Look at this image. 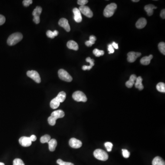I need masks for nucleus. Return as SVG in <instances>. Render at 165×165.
Instances as JSON below:
<instances>
[{"instance_id":"nucleus-10","label":"nucleus","mask_w":165,"mask_h":165,"mask_svg":"<svg viewBox=\"0 0 165 165\" xmlns=\"http://www.w3.org/2000/svg\"><path fill=\"white\" fill-rule=\"evenodd\" d=\"M79 10L80 13H82L87 17L91 18L93 16V12L91 10L89 7L86 6H80Z\"/></svg>"},{"instance_id":"nucleus-22","label":"nucleus","mask_w":165,"mask_h":165,"mask_svg":"<svg viewBox=\"0 0 165 165\" xmlns=\"http://www.w3.org/2000/svg\"><path fill=\"white\" fill-rule=\"evenodd\" d=\"M152 55H150L149 56H144L140 60V63L144 65H148L150 62L151 60L153 58Z\"/></svg>"},{"instance_id":"nucleus-34","label":"nucleus","mask_w":165,"mask_h":165,"mask_svg":"<svg viewBox=\"0 0 165 165\" xmlns=\"http://www.w3.org/2000/svg\"><path fill=\"white\" fill-rule=\"evenodd\" d=\"M122 152H123V157H124V158H127L129 157L130 153L127 150L123 149V150H122Z\"/></svg>"},{"instance_id":"nucleus-31","label":"nucleus","mask_w":165,"mask_h":165,"mask_svg":"<svg viewBox=\"0 0 165 165\" xmlns=\"http://www.w3.org/2000/svg\"><path fill=\"white\" fill-rule=\"evenodd\" d=\"M105 146L108 152H111L112 150L113 144L110 142H107L105 143Z\"/></svg>"},{"instance_id":"nucleus-21","label":"nucleus","mask_w":165,"mask_h":165,"mask_svg":"<svg viewBox=\"0 0 165 165\" xmlns=\"http://www.w3.org/2000/svg\"><path fill=\"white\" fill-rule=\"evenodd\" d=\"M142 81H143V79H142V77L139 76L137 78L134 84L135 87L136 88L138 89L140 91H142L144 88L143 85L142 84Z\"/></svg>"},{"instance_id":"nucleus-38","label":"nucleus","mask_w":165,"mask_h":165,"mask_svg":"<svg viewBox=\"0 0 165 165\" xmlns=\"http://www.w3.org/2000/svg\"><path fill=\"white\" fill-rule=\"evenodd\" d=\"M6 21V18L4 16L0 14V26L4 23Z\"/></svg>"},{"instance_id":"nucleus-27","label":"nucleus","mask_w":165,"mask_h":165,"mask_svg":"<svg viewBox=\"0 0 165 165\" xmlns=\"http://www.w3.org/2000/svg\"><path fill=\"white\" fill-rule=\"evenodd\" d=\"M156 89L158 91L165 93V84L164 82H159L156 85Z\"/></svg>"},{"instance_id":"nucleus-8","label":"nucleus","mask_w":165,"mask_h":165,"mask_svg":"<svg viewBox=\"0 0 165 165\" xmlns=\"http://www.w3.org/2000/svg\"><path fill=\"white\" fill-rule=\"evenodd\" d=\"M42 11V9L41 7L37 6L34 10L32 14L33 15V21L36 24H38L40 22V16Z\"/></svg>"},{"instance_id":"nucleus-25","label":"nucleus","mask_w":165,"mask_h":165,"mask_svg":"<svg viewBox=\"0 0 165 165\" xmlns=\"http://www.w3.org/2000/svg\"><path fill=\"white\" fill-rule=\"evenodd\" d=\"M96 37L94 36H91L89 37V40L86 41L85 44L86 46H88V47H90L95 43V41H96Z\"/></svg>"},{"instance_id":"nucleus-13","label":"nucleus","mask_w":165,"mask_h":165,"mask_svg":"<svg viewBox=\"0 0 165 165\" xmlns=\"http://www.w3.org/2000/svg\"><path fill=\"white\" fill-rule=\"evenodd\" d=\"M20 144L23 147H29L32 144V141L30 137L23 136L21 137L19 140Z\"/></svg>"},{"instance_id":"nucleus-41","label":"nucleus","mask_w":165,"mask_h":165,"mask_svg":"<svg viewBox=\"0 0 165 165\" xmlns=\"http://www.w3.org/2000/svg\"><path fill=\"white\" fill-rule=\"evenodd\" d=\"M112 46L115 49H118V44L116 43V42H113L112 43Z\"/></svg>"},{"instance_id":"nucleus-35","label":"nucleus","mask_w":165,"mask_h":165,"mask_svg":"<svg viewBox=\"0 0 165 165\" xmlns=\"http://www.w3.org/2000/svg\"><path fill=\"white\" fill-rule=\"evenodd\" d=\"M33 3L32 0H24L23 1V5H24V7H28L30 6V5L31 4Z\"/></svg>"},{"instance_id":"nucleus-17","label":"nucleus","mask_w":165,"mask_h":165,"mask_svg":"<svg viewBox=\"0 0 165 165\" xmlns=\"http://www.w3.org/2000/svg\"><path fill=\"white\" fill-rule=\"evenodd\" d=\"M147 24V20L146 18L141 17L137 21L136 26L139 29H143L145 27Z\"/></svg>"},{"instance_id":"nucleus-4","label":"nucleus","mask_w":165,"mask_h":165,"mask_svg":"<svg viewBox=\"0 0 165 165\" xmlns=\"http://www.w3.org/2000/svg\"><path fill=\"white\" fill-rule=\"evenodd\" d=\"M117 8V5L115 3H111L108 5L105 8L103 14L105 17H112L115 11Z\"/></svg>"},{"instance_id":"nucleus-9","label":"nucleus","mask_w":165,"mask_h":165,"mask_svg":"<svg viewBox=\"0 0 165 165\" xmlns=\"http://www.w3.org/2000/svg\"><path fill=\"white\" fill-rule=\"evenodd\" d=\"M27 75L30 78H32L33 80H34V81L37 83L39 84L41 82L40 76L37 71H34V70L28 71L27 72Z\"/></svg>"},{"instance_id":"nucleus-14","label":"nucleus","mask_w":165,"mask_h":165,"mask_svg":"<svg viewBox=\"0 0 165 165\" xmlns=\"http://www.w3.org/2000/svg\"><path fill=\"white\" fill-rule=\"evenodd\" d=\"M58 24L59 26L63 28L67 32H69L70 31L71 29L70 25L68 23V21L66 18H61L59 21Z\"/></svg>"},{"instance_id":"nucleus-36","label":"nucleus","mask_w":165,"mask_h":165,"mask_svg":"<svg viewBox=\"0 0 165 165\" xmlns=\"http://www.w3.org/2000/svg\"><path fill=\"white\" fill-rule=\"evenodd\" d=\"M88 0H78V4L81 6H85V5L88 3Z\"/></svg>"},{"instance_id":"nucleus-29","label":"nucleus","mask_w":165,"mask_h":165,"mask_svg":"<svg viewBox=\"0 0 165 165\" xmlns=\"http://www.w3.org/2000/svg\"><path fill=\"white\" fill-rule=\"evenodd\" d=\"M93 54L95 55L96 57H99L100 56H102L104 55V50H99L97 49H95L93 51Z\"/></svg>"},{"instance_id":"nucleus-5","label":"nucleus","mask_w":165,"mask_h":165,"mask_svg":"<svg viewBox=\"0 0 165 165\" xmlns=\"http://www.w3.org/2000/svg\"><path fill=\"white\" fill-rule=\"evenodd\" d=\"M94 156L95 158L99 160L105 161L108 159V155L105 151L101 149H96L94 152Z\"/></svg>"},{"instance_id":"nucleus-3","label":"nucleus","mask_w":165,"mask_h":165,"mask_svg":"<svg viewBox=\"0 0 165 165\" xmlns=\"http://www.w3.org/2000/svg\"><path fill=\"white\" fill-rule=\"evenodd\" d=\"M23 36L22 34L19 32L11 34L7 40V43L9 46H13L16 45L22 40Z\"/></svg>"},{"instance_id":"nucleus-19","label":"nucleus","mask_w":165,"mask_h":165,"mask_svg":"<svg viewBox=\"0 0 165 165\" xmlns=\"http://www.w3.org/2000/svg\"><path fill=\"white\" fill-rule=\"evenodd\" d=\"M86 61L89 63V66L84 65L82 66V69L83 70H89L92 68L94 65V60L91 59V57H88L86 58Z\"/></svg>"},{"instance_id":"nucleus-42","label":"nucleus","mask_w":165,"mask_h":165,"mask_svg":"<svg viewBox=\"0 0 165 165\" xmlns=\"http://www.w3.org/2000/svg\"><path fill=\"white\" fill-rule=\"evenodd\" d=\"M139 1H140L139 0H133L132 1L133 2H139Z\"/></svg>"},{"instance_id":"nucleus-37","label":"nucleus","mask_w":165,"mask_h":165,"mask_svg":"<svg viewBox=\"0 0 165 165\" xmlns=\"http://www.w3.org/2000/svg\"><path fill=\"white\" fill-rule=\"evenodd\" d=\"M108 50L109 51V54H112L114 52V49L111 44H110L108 46Z\"/></svg>"},{"instance_id":"nucleus-1","label":"nucleus","mask_w":165,"mask_h":165,"mask_svg":"<svg viewBox=\"0 0 165 165\" xmlns=\"http://www.w3.org/2000/svg\"><path fill=\"white\" fill-rule=\"evenodd\" d=\"M66 98V94L64 91H61L58 94L56 97L53 99L50 102V107L52 109H56L59 107L60 103L63 102Z\"/></svg>"},{"instance_id":"nucleus-12","label":"nucleus","mask_w":165,"mask_h":165,"mask_svg":"<svg viewBox=\"0 0 165 165\" xmlns=\"http://www.w3.org/2000/svg\"><path fill=\"white\" fill-rule=\"evenodd\" d=\"M141 55V53L135 52H129L127 53V61L129 62H133L136 61L137 58L140 57Z\"/></svg>"},{"instance_id":"nucleus-43","label":"nucleus","mask_w":165,"mask_h":165,"mask_svg":"<svg viewBox=\"0 0 165 165\" xmlns=\"http://www.w3.org/2000/svg\"><path fill=\"white\" fill-rule=\"evenodd\" d=\"M0 165H5V164H4L3 163L0 162Z\"/></svg>"},{"instance_id":"nucleus-11","label":"nucleus","mask_w":165,"mask_h":165,"mask_svg":"<svg viewBox=\"0 0 165 165\" xmlns=\"http://www.w3.org/2000/svg\"><path fill=\"white\" fill-rule=\"evenodd\" d=\"M69 144L72 148H74V149H78V148H80L82 146V143L81 141L74 138H71L69 140Z\"/></svg>"},{"instance_id":"nucleus-16","label":"nucleus","mask_w":165,"mask_h":165,"mask_svg":"<svg viewBox=\"0 0 165 165\" xmlns=\"http://www.w3.org/2000/svg\"><path fill=\"white\" fill-rule=\"evenodd\" d=\"M137 78V77L136 75L132 74V75H131L130 77L129 80L126 82V86L128 88H131L133 86V85L135 84Z\"/></svg>"},{"instance_id":"nucleus-28","label":"nucleus","mask_w":165,"mask_h":165,"mask_svg":"<svg viewBox=\"0 0 165 165\" xmlns=\"http://www.w3.org/2000/svg\"><path fill=\"white\" fill-rule=\"evenodd\" d=\"M50 136L48 134L44 135L41 137L40 138V142L41 143H48V142L50 140Z\"/></svg>"},{"instance_id":"nucleus-30","label":"nucleus","mask_w":165,"mask_h":165,"mask_svg":"<svg viewBox=\"0 0 165 165\" xmlns=\"http://www.w3.org/2000/svg\"><path fill=\"white\" fill-rule=\"evenodd\" d=\"M158 48L160 52L163 55H165V43L163 42L160 43L158 44Z\"/></svg>"},{"instance_id":"nucleus-7","label":"nucleus","mask_w":165,"mask_h":165,"mask_svg":"<svg viewBox=\"0 0 165 165\" xmlns=\"http://www.w3.org/2000/svg\"><path fill=\"white\" fill-rule=\"evenodd\" d=\"M58 76L60 79L64 81L70 82L72 80V78L66 71L61 69L58 71Z\"/></svg>"},{"instance_id":"nucleus-39","label":"nucleus","mask_w":165,"mask_h":165,"mask_svg":"<svg viewBox=\"0 0 165 165\" xmlns=\"http://www.w3.org/2000/svg\"><path fill=\"white\" fill-rule=\"evenodd\" d=\"M160 17L162 18L163 19H165V9H163L162 10L160 13Z\"/></svg>"},{"instance_id":"nucleus-32","label":"nucleus","mask_w":165,"mask_h":165,"mask_svg":"<svg viewBox=\"0 0 165 165\" xmlns=\"http://www.w3.org/2000/svg\"><path fill=\"white\" fill-rule=\"evenodd\" d=\"M13 165H25L23 160L20 159L16 158L14 160Z\"/></svg>"},{"instance_id":"nucleus-15","label":"nucleus","mask_w":165,"mask_h":165,"mask_svg":"<svg viewBox=\"0 0 165 165\" xmlns=\"http://www.w3.org/2000/svg\"><path fill=\"white\" fill-rule=\"evenodd\" d=\"M73 13L74 14V19L77 23H80L82 20L81 13H80L79 9L77 8H73Z\"/></svg>"},{"instance_id":"nucleus-23","label":"nucleus","mask_w":165,"mask_h":165,"mask_svg":"<svg viewBox=\"0 0 165 165\" xmlns=\"http://www.w3.org/2000/svg\"><path fill=\"white\" fill-rule=\"evenodd\" d=\"M48 144H49V149L50 151H54L56 148L57 146V141L55 139H50L49 142H48Z\"/></svg>"},{"instance_id":"nucleus-18","label":"nucleus","mask_w":165,"mask_h":165,"mask_svg":"<svg viewBox=\"0 0 165 165\" xmlns=\"http://www.w3.org/2000/svg\"><path fill=\"white\" fill-rule=\"evenodd\" d=\"M157 7L152 4L147 5L144 7V10L146 11L148 16H152L153 14L154 9H156Z\"/></svg>"},{"instance_id":"nucleus-40","label":"nucleus","mask_w":165,"mask_h":165,"mask_svg":"<svg viewBox=\"0 0 165 165\" xmlns=\"http://www.w3.org/2000/svg\"><path fill=\"white\" fill-rule=\"evenodd\" d=\"M30 138V139L31 140V141H35L36 140L37 137L36 135H32Z\"/></svg>"},{"instance_id":"nucleus-20","label":"nucleus","mask_w":165,"mask_h":165,"mask_svg":"<svg viewBox=\"0 0 165 165\" xmlns=\"http://www.w3.org/2000/svg\"><path fill=\"white\" fill-rule=\"evenodd\" d=\"M66 46L69 49L73 50H78V44L73 40H70V41H68Z\"/></svg>"},{"instance_id":"nucleus-33","label":"nucleus","mask_w":165,"mask_h":165,"mask_svg":"<svg viewBox=\"0 0 165 165\" xmlns=\"http://www.w3.org/2000/svg\"><path fill=\"white\" fill-rule=\"evenodd\" d=\"M56 162L59 165H74L72 163L64 162L61 159L57 160Z\"/></svg>"},{"instance_id":"nucleus-2","label":"nucleus","mask_w":165,"mask_h":165,"mask_svg":"<svg viewBox=\"0 0 165 165\" xmlns=\"http://www.w3.org/2000/svg\"><path fill=\"white\" fill-rule=\"evenodd\" d=\"M65 116V113L62 110L55 111L51 114L50 117L48 118V121L50 125L54 126L56 123V120L58 118H62Z\"/></svg>"},{"instance_id":"nucleus-26","label":"nucleus","mask_w":165,"mask_h":165,"mask_svg":"<svg viewBox=\"0 0 165 165\" xmlns=\"http://www.w3.org/2000/svg\"><path fill=\"white\" fill-rule=\"evenodd\" d=\"M58 31L57 30H55L53 32L50 30H48L46 32V36L49 38L53 39L55 38V37L58 36Z\"/></svg>"},{"instance_id":"nucleus-24","label":"nucleus","mask_w":165,"mask_h":165,"mask_svg":"<svg viewBox=\"0 0 165 165\" xmlns=\"http://www.w3.org/2000/svg\"><path fill=\"white\" fill-rule=\"evenodd\" d=\"M152 164V165H165V162L161 157L156 156L154 159Z\"/></svg>"},{"instance_id":"nucleus-6","label":"nucleus","mask_w":165,"mask_h":165,"mask_svg":"<svg viewBox=\"0 0 165 165\" xmlns=\"http://www.w3.org/2000/svg\"><path fill=\"white\" fill-rule=\"evenodd\" d=\"M72 98L77 102H85L87 101V98L86 95L82 92L77 91L72 94Z\"/></svg>"}]
</instances>
